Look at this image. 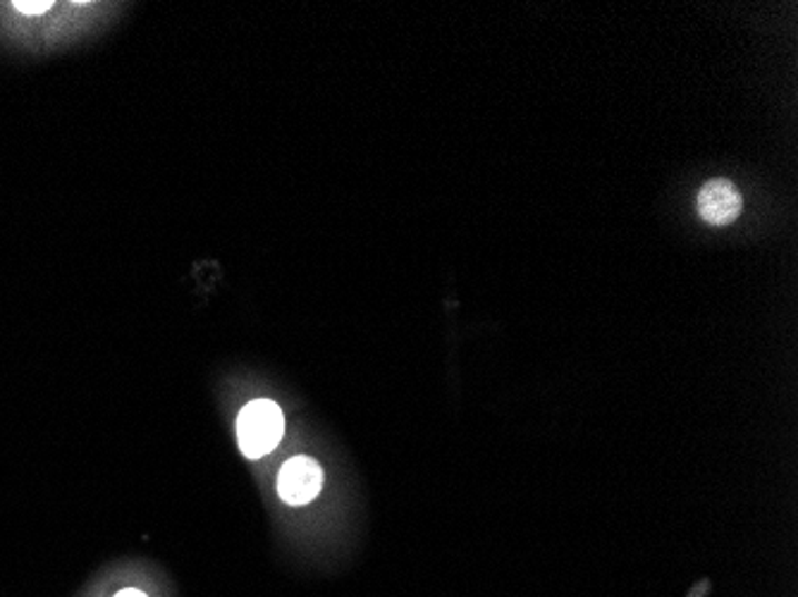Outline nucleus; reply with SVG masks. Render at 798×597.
Instances as JSON below:
<instances>
[{"label": "nucleus", "mask_w": 798, "mask_h": 597, "mask_svg": "<svg viewBox=\"0 0 798 597\" xmlns=\"http://www.w3.org/2000/svg\"><path fill=\"white\" fill-rule=\"evenodd\" d=\"M696 211L700 220L712 225V228H725L731 225L744 211V197L739 187L717 177V180H708L700 187L696 197Z\"/></svg>", "instance_id": "2"}, {"label": "nucleus", "mask_w": 798, "mask_h": 597, "mask_svg": "<svg viewBox=\"0 0 798 597\" xmlns=\"http://www.w3.org/2000/svg\"><path fill=\"white\" fill-rule=\"evenodd\" d=\"M285 435V416L276 401L253 399L237 416V442L249 459L273 451Z\"/></svg>", "instance_id": "1"}, {"label": "nucleus", "mask_w": 798, "mask_h": 597, "mask_svg": "<svg viewBox=\"0 0 798 597\" xmlns=\"http://www.w3.org/2000/svg\"><path fill=\"white\" fill-rule=\"evenodd\" d=\"M323 488V469L311 457H292L278 476V495L287 505H309Z\"/></svg>", "instance_id": "3"}, {"label": "nucleus", "mask_w": 798, "mask_h": 597, "mask_svg": "<svg viewBox=\"0 0 798 597\" xmlns=\"http://www.w3.org/2000/svg\"><path fill=\"white\" fill-rule=\"evenodd\" d=\"M116 597H147V595H143V593L137 590V588H124V590H120Z\"/></svg>", "instance_id": "4"}]
</instances>
